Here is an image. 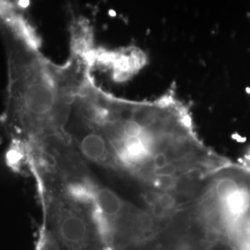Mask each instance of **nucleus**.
<instances>
[{
    "label": "nucleus",
    "mask_w": 250,
    "mask_h": 250,
    "mask_svg": "<svg viewBox=\"0 0 250 250\" xmlns=\"http://www.w3.org/2000/svg\"><path fill=\"white\" fill-rule=\"evenodd\" d=\"M70 32L67 60L54 62L41 50L26 15L0 3V37L7 62L6 101L0 125L15 147L65 133L74 89L92 49V38L86 32Z\"/></svg>",
    "instance_id": "nucleus-1"
},
{
    "label": "nucleus",
    "mask_w": 250,
    "mask_h": 250,
    "mask_svg": "<svg viewBox=\"0 0 250 250\" xmlns=\"http://www.w3.org/2000/svg\"><path fill=\"white\" fill-rule=\"evenodd\" d=\"M151 154L149 136L143 134L134 138H125L118 149V157L125 164H137L147 159Z\"/></svg>",
    "instance_id": "nucleus-2"
},
{
    "label": "nucleus",
    "mask_w": 250,
    "mask_h": 250,
    "mask_svg": "<svg viewBox=\"0 0 250 250\" xmlns=\"http://www.w3.org/2000/svg\"><path fill=\"white\" fill-rule=\"evenodd\" d=\"M79 147L83 155L90 161L103 163L108 158L107 140L96 130L88 131L81 137Z\"/></svg>",
    "instance_id": "nucleus-3"
},
{
    "label": "nucleus",
    "mask_w": 250,
    "mask_h": 250,
    "mask_svg": "<svg viewBox=\"0 0 250 250\" xmlns=\"http://www.w3.org/2000/svg\"><path fill=\"white\" fill-rule=\"evenodd\" d=\"M93 207L108 219L116 218L123 209V202L116 194L107 188H98Z\"/></svg>",
    "instance_id": "nucleus-4"
},
{
    "label": "nucleus",
    "mask_w": 250,
    "mask_h": 250,
    "mask_svg": "<svg viewBox=\"0 0 250 250\" xmlns=\"http://www.w3.org/2000/svg\"><path fill=\"white\" fill-rule=\"evenodd\" d=\"M224 203L225 208L232 216H241L250 208V193L240 188L224 200Z\"/></svg>",
    "instance_id": "nucleus-5"
},
{
    "label": "nucleus",
    "mask_w": 250,
    "mask_h": 250,
    "mask_svg": "<svg viewBox=\"0 0 250 250\" xmlns=\"http://www.w3.org/2000/svg\"><path fill=\"white\" fill-rule=\"evenodd\" d=\"M239 188L240 187L238 184L232 178L222 179L216 185V195L224 201Z\"/></svg>",
    "instance_id": "nucleus-6"
},
{
    "label": "nucleus",
    "mask_w": 250,
    "mask_h": 250,
    "mask_svg": "<svg viewBox=\"0 0 250 250\" xmlns=\"http://www.w3.org/2000/svg\"><path fill=\"white\" fill-rule=\"evenodd\" d=\"M121 128L125 138L138 137L145 133L143 125H141L137 120L133 118L125 120L122 124Z\"/></svg>",
    "instance_id": "nucleus-7"
},
{
    "label": "nucleus",
    "mask_w": 250,
    "mask_h": 250,
    "mask_svg": "<svg viewBox=\"0 0 250 250\" xmlns=\"http://www.w3.org/2000/svg\"><path fill=\"white\" fill-rule=\"evenodd\" d=\"M31 0H0V3L14 9L15 11L25 14L27 7L29 6Z\"/></svg>",
    "instance_id": "nucleus-8"
},
{
    "label": "nucleus",
    "mask_w": 250,
    "mask_h": 250,
    "mask_svg": "<svg viewBox=\"0 0 250 250\" xmlns=\"http://www.w3.org/2000/svg\"><path fill=\"white\" fill-rule=\"evenodd\" d=\"M176 170L177 169H176L175 165H173L171 163H168L167 165H165L161 169L155 170V173H156L157 177H172L176 173Z\"/></svg>",
    "instance_id": "nucleus-9"
},
{
    "label": "nucleus",
    "mask_w": 250,
    "mask_h": 250,
    "mask_svg": "<svg viewBox=\"0 0 250 250\" xmlns=\"http://www.w3.org/2000/svg\"><path fill=\"white\" fill-rule=\"evenodd\" d=\"M168 163H169L168 159H167V157L164 153H157L153 157V164H154L155 170L161 169L162 167H164L165 165H167Z\"/></svg>",
    "instance_id": "nucleus-10"
},
{
    "label": "nucleus",
    "mask_w": 250,
    "mask_h": 250,
    "mask_svg": "<svg viewBox=\"0 0 250 250\" xmlns=\"http://www.w3.org/2000/svg\"><path fill=\"white\" fill-rule=\"evenodd\" d=\"M159 203L161 205V208H163V209H170V208H172L173 204H174V199L170 195L164 194L163 196H161L160 197Z\"/></svg>",
    "instance_id": "nucleus-11"
},
{
    "label": "nucleus",
    "mask_w": 250,
    "mask_h": 250,
    "mask_svg": "<svg viewBox=\"0 0 250 250\" xmlns=\"http://www.w3.org/2000/svg\"><path fill=\"white\" fill-rule=\"evenodd\" d=\"M171 177H158V183L161 188H168L170 186Z\"/></svg>",
    "instance_id": "nucleus-12"
}]
</instances>
